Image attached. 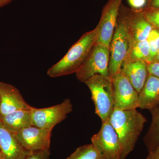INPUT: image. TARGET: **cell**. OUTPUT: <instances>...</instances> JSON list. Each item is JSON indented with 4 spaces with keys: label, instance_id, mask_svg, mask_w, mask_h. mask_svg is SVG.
Returning a JSON list of instances; mask_svg holds the SVG:
<instances>
[{
    "label": "cell",
    "instance_id": "cell-11",
    "mask_svg": "<svg viewBox=\"0 0 159 159\" xmlns=\"http://www.w3.org/2000/svg\"><path fill=\"white\" fill-rule=\"evenodd\" d=\"M0 117L19 110L31 109L20 91L13 85L0 81Z\"/></svg>",
    "mask_w": 159,
    "mask_h": 159
},
{
    "label": "cell",
    "instance_id": "cell-12",
    "mask_svg": "<svg viewBox=\"0 0 159 159\" xmlns=\"http://www.w3.org/2000/svg\"><path fill=\"white\" fill-rule=\"evenodd\" d=\"M126 11L130 32L131 48L136 43L147 39L154 27L146 19L142 9H134L126 7Z\"/></svg>",
    "mask_w": 159,
    "mask_h": 159
},
{
    "label": "cell",
    "instance_id": "cell-4",
    "mask_svg": "<svg viewBox=\"0 0 159 159\" xmlns=\"http://www.w3.org/2000/svg\"><path fill=\"white\" fill-rule=\"evenodd\" d=\"M84 83L90 91L95 113L102 122L109 119L115 108L112 80L96 75Z\"/></svg>",
    "mask_w": 159,
    "mask_h": 159
},
{
    "label": "cell",
    "instance_id": "cell-6",
    "mask_svg": "<svg viewBox=\"0 0 159 159\" xmlns=\"http://www.w3.org/2000/svg\"><path fill=\"white\" fill-rule=\"evenodd\" d=\"M109 59L110 47L97 43L84 64L75 74L77 79L84 83L96 75L110 78L109 74Z\"/></svg>",
    "mask_w": 159,
    "mask_h": 159
},
{
    "label": "cell",
    "instance_id": "cell-19",
    "mask_svg": "<svg viewBox=\"0 0 159 159\" xmlns=\"http://www.w3.org/2000/svg\"><path fill=\"white\" fill-rule=\"evenodd\" d=\"M65 159H99L97 151L92 144L80 146Z\"/></svg>",
    "mask_w": 159,
    "mask_h": 159
},
{
    "label": "cell",
    "instance_id": "cell-10",
    "mask_svg": "<svg viewBox=\"0 0 159 159\" xmlns=\"http://www.w3.org/2000/svg\"><path fill=\"white\" fill-rule=\"evenodd\" d=\"M52 130L31 125L23 128L16 134L24 148L33 152L50 149Z\"/></svg>",
    "mask_w": 159,
    "mask_h": 159
},
{
    "label": "cell",
    "instance_id": "cell-17",
    "mask_svg": "<svg viewBox=\"0 0 159 159\" xmlns=\"http://www.w3.org/2000/svg\"><path fill=\"white\" fill-rule=\"evenodd\" d=\"M152 121L144 141L148 152L159 146V103L150 111Z\"/></svg>",
    "mask_w": 159,
    "mask_h": 159
},
{
    "label": "cell",
    "instance_id": "cell-3",
    "mask_svg": "<svg viewBox=\"0 0 159 159\" xmlns=\"http://www.w3.org/2000/svg\"><path fill=\"white\" fill-rule=\"evenodd\" d=\"M130 46L131 38L126 6L122 5L110 46L109 74L111 79L121 71L122 63L128 54Z\"/></svg>",
    "mask_w": 159,
    "mask_h": 159
},
{
    "label": "cell",
    "instance_id": "cell-9",
    "mask_svg": "<svg viewBox=\"0 0 159 159\" xmlns=\"http://www.w3.org/2000/svg\"><path fill=\"white\" fill-rule=\"evenodd\" d=\"M122 0H108L103 6L101 17L97 26L99 37L97 43L110 47Z\"/></svg>",
    "mask_w": 159,
    "mask_h": 159
},
{
    "label": "cell",
    "instance_id": "cell-30",
    "mask_svg": "<svg viewBox=\"0 0 159 159\" xmlns=\"http://www.w3.org/2000/svg\"><path fill=\"white\" fill-rule=\"evenodd\" d=\"M0 152H1V150H0Z\"/></svg>",
    "mask_w": 159,
    "mask_h": 159
},
{
    "label": "cell",
    "instance_id": "cell-1",
    "mask_svg": "<svg viewBox=\"0 0 159 159\" xmlns=\"http://www.w3.org/2000/svg\"><path fill=\"white\" fill-rule=\"evenodd\" d=\"M99 37V29L97 26L83 34L66 55L48 69L47 74L51 77H57L76 74L84 64Z\"/></svg>",
    "mask_w": 159,
    "mask_h": 159
},
{
    "label": "cell",
    "instance_id": "cell-28",
    "mask_svg": "<svg viewBox=\"0 0 159 159\" xmlns=\"http://www.w3.org/2000/svg\"><path fill=\"white\" fill-rule=\"evenodd\" d=\"M154 61H159V50L155 58Z\"/></svg>",
    "mask_w": 159,
    "mask_h": 159
},
{
    "label": "cell",
    "instance_id": "cell-21",
    "mask_svg": "<svg viewBox=\"0 0 159 159\" xmlns=\"http://www.w3.org/2000/svg\"><path fill=\"white\" fill-rule=\"evenodd\" d=\"M142 9L147 20L154 28L159 30V8L154 9L146 6Z\"/></svg>",
    "mask_w": 159,
    "mask_h": 159
},
{
    "label": "cell",
    "instance_id": "cell-18",
    "mask_svg": "<svg viewBox=\"0 0 159 159\" xmlns=\"http://www.w3.org/2000/svg\"><path fill=\"white\" fill-rule=\"evenodd\" d=\"M150 49L147 40L139 42L131 47L122 66L128 63L142 61L149 63Z\"/></svg>",
    "mask_w": 159,
    "mask_h": 159
},
{
    "label": "cell",
    "instance_id": "cell-7",
    "mask_svg": "<svg viewBox=\"0 0 159 159\" xmlns=\"http://www.w3.org/2000/svg\"><path fill=\"white\" fill-rule=\"evenodd\" d=\"M73 111L70 100L66 99L61 103L43 108H31L32 125L40 128L53 129L64 120Z\"/></svg>",
    "mask_w": 159,
    "mask_h": 159
},
{
    "label": "cell",
    "instance_id": "cell-23",
    "mask_svg": "<svg viewBox=\"0 0 159 159\" xmlns=\"http://www.w3.org/2000/svg\"><path fill=\"white\" fill-rule=\"evenodd\" d=\"M131 8L134 9H141L147 6V0H127Z\"/></svg>",
    "mask_w": 159,
    "mask_h": 159
},
{
    "label": "cell",
    "instance_id": "cell-26",
    "mask_svg": "<svg viewBox=\"0 0 159 159\" xmlns=\"http://www.w3.org/2000/svg\"><path fill=\"white\" fill-rule=\"evenodd\" d=\"M147 6L154 9H158L159 0H148Z\"/></svg>",
    "mask_w": 159,
    "mask_h": 159
},
{
    "label": "cell",
    "instance_id": "cell-27",
    "mask_svg": "<svg viewBox=\"0 0 159 159\" xmlns=\"http://www.w3.org/2000/svg\"><path fill=\"white\" fill-rule=\"evenodd\" d=\"M14 0H0V8L6 6Z\"/></svg>",
    "mask_w": 159,
    "mask_h": 159
},
{
    "label": "cell",
    "instance_id": "cell-5",
    "mask_svg": "<svg viewBox=\"0 0 159 159\" xmlns=\"http://www.w3.org/2000/svg\"><path fill=\"white\" fill-rule=\"evenodd\" d=\"M99 159H121L122 147L109 119L102 122L99 131L91 139Z\"/></svg>",
    "mask_w": 159,
    "mask_h": 159
},
{
    "label": "cell",
    "instance_id": "cell-25",
    "mask_svg": "<svg viewBox=\"0 0 159 159\" xmlns=\"http://www.w3.org/2000/svg\"><path fill=\"white\" fill-rule=\"evenodd\" d=\"M146 159H159V146L152 151L148 152Z\"/></svg>",
    "mask_w": 159,
    "mask_h": 159
},
{
    "label": "cell",
    "instance_id": "cell-24",
    "mask_svg": "<svg viewBox=\"0 0 159 159\" xmlns=\"http://www.w3.org/2000/svg\"><path fill=\"white\" fill-rule=\"evenodd\" d=\"M149 74L159 78V61H153L147 64Z\"/></svg>",
    "mask_w": 159,
    "mask_h": 159
},
{
    "label": "cell",
    "instance_id": "cell-22",
    "mask_svg": "<svg viewBox=\"0 0 159 159\" xmlns=\"http://www.w3.org/2000/svg\"><path fill=\"white\" fill-rule=\"evenodd\" d=\"M51 152L50 149L30 152L25 159H49Z\"/></svg>",
    "mask_w": 159,
    "mask_h": 159
},
{
    "label": "cell",
    "instance_id": "cell-2",
    "mask_svg": "<svg viewBox=\"0 0 159 159\" xmlns=\"http://www.w3.org/2000/svg\"><path fill=\"white\" fill-rule=\"evenodd\" d=\"M109 121L122 146L121 159H125L134 148L147 120L136 109L123 110L115 108Z\"/></svg>",
    "mask_w": 159,
    "mask_h": 159
},
{
    "label": "cell",
    "instance_id": "cell-15",
    "mask_svg": "<svg viewBox=\"0 0 159 159\" xmlns=\"http://www.w3.org/2000/svg\"><path fill=\"white\" fill-rule=\"evenodd\" d=\"M121 72L139 93L145 85L148 73L147 63L136 61L123 65Z\"/></svg>",
    "mask_w": 159,
    "mask_h": 159
},
{
    "label": "cell",
    "instance_id": "cell-29",
    "mask_svg": "<svg viewBox=\"0 0 159 159\" xmlns=\"http://www.w3.org/2000/svg\"><path fill=\"white\" fill-rule=\"evenodd\" d=\"M0 159H2V155H1V152H0Z\"/></svg>",
    "mask_w": 159,
    "mask_h": 159
},
{
    "label": "cell",
    "instance_id": "cell-14",
    "mask_svg": "<svg viewBox=\"0 0 159 159\" xmlns=\"http://www.w3.org/2000/svg\"><path fill=\"white\" fill-rule=\"evenodd\" d=\"M159 103V78L149 74L139 93V107L151 111Z\"/></svg>",
    "mask_w": 159,
    "mask_h": 159
},
{
    "label": "cell",
    "instance_id": "cell-31",
    "mask_svg": "<svg viewBox=\"0 0 159 159\" xmlns=\"http://www.w3.org/2000/svg\"><path fill=\"white\" fill-rule=\"evenodd\" d=\"M0 103H1V102H0Z\"/></svg>",
    "mask_w": 159,
    "mask_h": 159
},
{
    "label": "cell",
    "instance_id": "cell-13",
    "mask_svg": "<svg viewBox=\"0 0 159 159\" xmlns=\"http://www.w3.org/2000/svg\"><path fill=\"white\" fill-rule=\"evenodd\" d=\"M0 150L2 159H25L30 152L21 144L16 134L6 129L1 122Z\"/></svg>",
    "mask_w": 159,
    "mask_h": 159
},
{
    "label": "cell",
    "instance_id": "cell-16",
    "mask_svg": "<svg viewBox=\"0 0 159 159\" xmlns=\"http://www.w3.org/2000/svg\"><path fill=\"white\" fill-rule=\"evenodd\" d=\"M31 109L11 112L0 117V122L9 131L17 134L23 128L32 125Z\"/></svg>",
    "mask_w": 159,
    "mask_h": 159
},
{
    "label": "cell",
    "instance_id": "cell-20",
    "mask_svg": "<svg viewBox=\"0 0 159 159\" xmlns=\"http://www.w3.org/2000/svg\"><path fill=\"white\" fill-rule=\"evenodd\" d=\"M146 40L148 42L150 49L149 63L153 62L159 50V29L154 27L150 31Z\"/></svg>",
    "mask_w": 159,
    "mask_h": 159
},
{
    "label": "cell",
    "instance_id": "cell-8",
    "mask_svg": "<svg viewBox=\"0 0 159 159\" xmlns=\"http://www.w3.org/2000/svg\"><path fill=\"white\" fill-rule=\"evenodd\" d=\"M112 84L115 108L129 110L139 107V93L121 71L112 79Z\"/></svg>",
    "mask_w": 159,
    "mask_h": 159
}]
</instances>
